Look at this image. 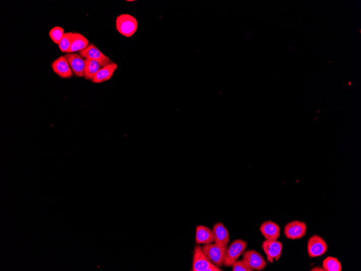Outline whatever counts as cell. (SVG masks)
Returning <instances> with one entry per match:
<instances>
[{
  "mask_svg": "<svg viewBox=\"0 0 361 271\" xmlns=\"http://www.w3.org/2000/svg\"><path fill=\"white\" fill-rule=\"evenodd\" d=\"M116 27L117 31L124 37L131 38L138 30V22L130 14H121L116 18Z\"/></svg>",
  "mask_w": 361,
  "mask_h": 271,
  "instance_id": "obj_1",
  "label": "cell"
},
{
  "mask_svg": "<svg viewBox=\"0 0 361 271\" xmlns=\"http://www.w3.org/2000/svg\"><path fill=\"white\" fill-rule=\"evenodd\" d=\"M193 271H222L207 258L200 244H197L194 250L192 264Z\"/></svg>",
  "mask_w": 361,
  "mask_h": 271,
  "instance_id": "obj_2",
  "label": "cell"
},
{
  "mask_svg": "<svg viewBox=\"0 0 361 271\" xmlns=\"http://www.w3.org/2000/svg\"><path fill=\"white\" fill-rule=\"evenodd\" d=\"M247 242L242 239L234 241L225 253L223 265L231 267L236 263L247 248Z\"/></svg>",
  "mask_w": 361,
  "mask_h": 271,
  "instance_id": "obj_3",
  "label": "cell"
},
{
  "mask_svg": "<svg viewBox=\"0 0 361 271\" xmlns=\"http://www.w3.org/2000/svg\"><path fill=\"white\" fill-rule=\"evenodd\" d=\"M227 246H224L218 243H210L203 245L202 250L204 254L212 263L219 267L223 265L224 258Z\"/></svg>",
  "mask_w": 361,
  "mask_h": 271,
  "instance_id": "obj_4",
  "label": "cell"
},
{
  "mask_svg": "<svg viewBox=\"0 0 361 271\" xmlns=\"http://www.w3.org/2000/svg\"><path fill=\"white\" fill-rule=\"evenodd\" d=\"M79 54L84 59L93 60L98 62L102 67L113 62L109 57L106 56L93 43H90L86 48L79 52Z\"/></svg>",
  "mask_w": 361,
  "mask_h": 271,
  "instance_id": "obj_5",
  "label": "cell"
},
{
  "mask_svg": "<svg viewBox=\"0 0 361 271\" xmlns=\"http://www.w3.org/2000/svg\"><path fill=\"white\" fill-rule=\"evenodd\" d=\"M307 227L303 221L294 220L288 223L285 227L284 233L287 238L296 240L305 236Z\"/></svg>",
  "mask_w": 361,
  "mask_h": 271,
  "instance_id": "obj_6",
  "label": "cell"
},
{
  "mask_svg": "<svg viewBox=\"0 0 361 271\" xmlns=\"http://www.w3.org/2000/svg\"><path fill=\"white\" fill-rule=\"evenodd\" d=\"M242 260L252 270H264L267 265L263 256L255 250H247L243 252Z\"/></svg>",
  "mask_w": 361,
  "mask_h": 271,
  "instance_id": "obj_7",
  "label": "cell"
},
{
  "mask_svg": "<svg viewBox=\"0 0 361 271\" xmlns=\"http://www.w3.org/2000/svg\"><path fill=\"white\" fill-rule=\"evenodd\" d=\"M263 250L267 257V259L271 263L274 260H278L280 259L283 250L282 242L277 240H266L263 243Z\"/></svg>",
  "mask_w": 361,
  "mask_h": 271,
  "instance_id": "obj_8",
  "label": "cell"
},
{
  "mask_svg": "<svg viewBox=\"0 0 361 271\" xmlns=\"http://www.w3.org/2000/svg\"><path fill=\"white\" fill-rule=\"evenodd\" d=\"M328 245L326 241L318 235H314L308 241V252L311 258H317L323 256L328 250Z\"/></svg>",
  "mask_w": 361,
  "mask_h": 271,
  "instance_id": "obj_9",
  "label": "cell"
},
{
  "mask_svg": "<svg viewBox=\"0 0 361 271\" xmlns=\"http://www.w3.org/2000/svg\"><path fill=\"white\" fill-rule=\"evenodd\" d=\"M51 68L54 73L62 79H69L74 75L65 56H61L53 61Z\"/></svg>",
  "mask_w": 361,
  "mask_h": 271,
  "instance_id": "obj_10",
  "label": "cell"
},
{
  "mask_svg": "<svg viewBox=\"0 0 361 271\" xmlns=\"http://www.w3.org/2000/svg\"><path fill=\"white\" fill-rule=\"evenodd\" d=\"M73 74L77 77H84L86 67L85 59L76 53H67L65 56Z\"/></svg>",
  "mask_w": 361,
  "mask_h": 271,
  "instance_id": "obj_11",
  "label": "cell"
},
{
  "mask_svg": "<svg viewBox=\"0 0 361 271\" xmlns=\"http://www.w3.org/2000/svg\"><path fill=\"white\" fill-rule=\"evenodd\" d=\"M260 230L266 240H277L281 235L279 225L270 220L262 224Z\"/></svg>",
  "mask_w": 361,
  "mask_h": 271,
  "instance_id": "obj_12",
  "label": "cell"
},
{
  "mask_svg": "<svg viewBox=\"0 0 361 271\" xmlns=\"http://www.w3.org/2000/svg\"><path fill=\"white\" fill-rule=\"evenodd\" d=\"M214 242L218 244L227 246L230 241L229 233L221 223L216 224L213 229Z\"/></svg>",
  "mask_w": 361,
  "mask_h": 271,
  "instance_id": "obj_13",
  "label": "cell"
},
{
  "mask_svg": "<svg viewBox=\"0 0 361 271\" xmlns=\"http://www.w3.org/2000/svg\"><path fill=\"white\" fill-rule=\"evenodd\" d=\"M196 244L208 245L214 242L213 231L205 226H197L196 229Z\"/></svg>",
  "mask_w": 361,
  "mask_h": 271,
  "instance_id": "obj_14",
  "label": "cell"
},
{
  "mask_svg": "<svg viewBox=\"0 0 361 271\" xmlns=\"http://www.w3.org/2000/svg\"><path fill=\"white\" fill-rule=\"evenodd\" d=\"M117 69V65L115 62H112L102 67L92 80V82L95 84H101L110 80Z\"/></svg>",
  "mask_w": 361,
  "mask_h": 271,
  "instance_id": "obj_15",
  "label": "cell"
},
{
  "mask_svg": "<svg viewBox=\"0 0 361 271\" xmlns=\"http://www.w3.org/2000/svg\"><path fill=\"white\" fill-rule=\"evenodd\" d=\"M89 44V41L85 36L78 33H73V40L68 53L82 51L86 48Z\"/></svg>",
  "mask_w": 361,
  "mask_h": 271,
  "instance_id": "obj_16",
  "label": "cell"
},
{
  "mask_svg": "<svg viewBox=\"0 0 361 271\" xmlns=\"http://www.w3.org/2000/svg\"><path fill=\"white\" fill-rule=\"evenodd\" d=\"M85 61L86 67L84 78L86 80L92 81L102 67L100 63L93 60L85 59Z\"/></svg>",
  "mask_w": 361,
  "mask_h": 271,
  "instance_id": "obj_17",
  "label": "cell"
},
{
  "mask_svg": "<svg viewBox=\"0 0 361 271\" xmlns=\"http://www.w3.org/2000/svg\"><path fill=\"white\" fill-rule=\"evenodd\" d=\"M323 267L326 271H341L342 265L336 258L328 257L323 261Z\"/></svg>",
  "mask_w": 361,
  "mask_h": 271,
  "instance_id": "obj_18",
  "label": "cell"
},
{
  "mask_svg": "<svg viewBox=\"0 0 361 271\" xmlns=\"http://www.w3.org/2000/svg\"><path fill=\"white\" fill-rule=\"evenodd\" d=\"M73 40V33H65L61 42L59 44V47L62 53H68Z\"/></svg>",
  "mask_w": 361,
  "mask_h": 271,
  "instance_id": "obj_19",
  "label": "cell"
},
{
  "mask_svg": "<svg viewBox=\"0 0 361 271\" xmlns=\"http://www.w3.org/2000/svg\"><path fill=\"white\" fill-rule=\"evenodd\" d=\"M65 33H64V30L62 28V27L59 26H57L54 27L53 29L49 32V36L50 39L52 41L59 44L64 37V35Z\"/></svg>",
  "mask_w": 361,
  "mask_h": 271,
  "instance_id": "obj_20",
  "label": "cell"
},
{
  "mask_svg": "<svg viewBox=\"0 0 361 271\" xmlns=\"http://www.w3.org/2000/svg\"><path fill=\"white\" fill-rule=\"evenodd\" d=\"M232 266L233 271H252L243 260H237Z\"/></svg>",
  "mask_w": 361,
  "mask_h": 271,
  "instance_id": "obj_21",
  "label": "cell"
},
{
  "mask_svg": "<svg viewBox=\"0 0 361 271\" xmlns=\"http://www.w3.org/2000/svg\"><path fill=\"white\" fill-rule=\"evenodd\" d=\"M312 271H326L323 267L321 268L320 267H315L311 269Z\"/></svg>",
  "mask_w": 361,
  "mask_h": 271,
  "instance_id": "obj_22",
  "label": "cell"
}]
</instances>
